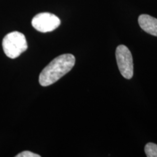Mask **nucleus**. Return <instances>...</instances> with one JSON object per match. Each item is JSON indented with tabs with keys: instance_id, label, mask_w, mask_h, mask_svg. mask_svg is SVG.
I'll return each mask as SVG.
<instances>
[{
	"instance_id": "obj_3",
	"label": "nucleus",
	"mask_w": 157,
	"mask_h": 157,
	"mask_svg": "<svg viewBox=\"0 0 157 157\" xmlns=\"http://www.w3.org/2000/svg\"><path fill=\"white\" fill-rule=\"evenodd\" d=\"M116 58L119 71L124 78L130 79L134 73L133 59L131 52L127 47L121 44L116 50Z\"/></svg>"
},
{
	"instance_id": "obj_5",
	"label": "nucleus",
	"mask_w": 157,
	"mask_h": 157,
	"mask_svg": "<svg viewBox=\"0 0 157 157\" xmlns=\"http://www.w3.org/2000/svg\"><path fill=\"white\" fill-rule=\"evenodd\" d=\"M140 28L148 34L157 36V19L149 15L143 14L138 17Z\"/></svg>"
},
{
	"instance_id": "obj_2",
	"label": "nucleus",
	"mask_w": 157,
	"mask_h": 157,
	"mask_svg": "<svg viewBox=\"0 0 157 157\" xmlns=\"http://www.w3.org/2000/svg\"><path fill=\"white\" fill-rule=\"evenodd\" d=\"M2 48L4 52L8 58H17L28 48L25 35L18 31L9 33L4 37Z\"/></svg>"
},
{
	"instance_id": "obj_6",
	"label": "nucleus",
	"mask_w": 157,
	"mask_h": 157,
	"mask_svg": "<svg viewBox=\"0 0 157 157\" xmlns=\"http://www.w3.org/2000/svg\"><path fill=\"white\" fill-rule=\"evenodd\" d=\"M145 153L148 157H157V145L154 143H147L145 146Z\"/></svg>"
},
{
	"instance_id": "obj_4",
	"label": "nucleus",
	"mask_w": 157,
	"mask_h": 157,
	"mask_svg": "<svg viewBox=\"0 0 157 157\" xmlns=\"http://www.w3.org/2000/svg\"><path fill=\"white\" fill-rule=\"evenodd\" d=\"M32 26L39 32H51L60 25V20L50 13H41L33 17Z\"/></svg>"
},
{
	"instance_id": "obj_1",
	"label": "nucleus",
	"mask_w": 157,
	"mask_h": 157,
	"mask_svg": "<svg viewBox=\"0 0 157 157\" xmlns=\"http://www.w3.org/2000/svg\"><path fill=\"white\" fill-rule=\"evenodd\" d=\"M75 62V57L71 54L58 56L42 71L39 78V84L47 87L56 83L73 68Z\"/></svg>"
},
{
	"instance_id": "obj_7",
	"label": "nucleus",
	"mask_w": 157,
	"mask_h": 157,
	"mask_svg": "<svg viewBox=\"0 0 157 157\" xmlns=\"http://www.w3.org/2000/svg\"><path fill=\"white\" fill-rule=\"evenodd\" d=\"M16 157H40V155L34 154V153H32L31 151H23L20 154H17Z\"/></svg>"
}]
</instances>
